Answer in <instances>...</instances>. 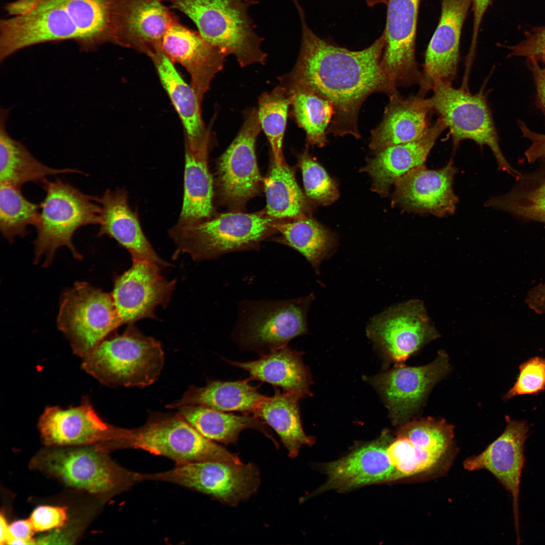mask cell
Here are the masks:
<instances>
[{"label":"cell","mask_w":545,"mask_h":545,"mask_svg":"<svg viewBox=\"0 0 545 545\" xmlns=\"http://www.w3.org/2000/svg\"><path fill=\"white\" fill-rule=\"evenodd\" d=\"M230 365L246 371L249 380H257L280 388L283 392L301 398L309 394L310 378L301 353L288 345L261 353L257 360L238 362L226 360Z\"/></svg>","instance_id":"cell-27"},{"label":"cell","mask_w":545,"mask_h":545,"mask_svg":"<svg viewBox=\"0 0 545 545\" xmlns=\"http://www.w3.org/2000/svg\"><path fill=\"white\" fill-rule=\"evenodd\" d=\"M298 161L307 196L324 206L335 201L339 196L336 182L307 150L300 154Z\"/></svg>","instance_id":"cell-41"},{"label":"cell","mask_w":545,"mask_h":545,"mask_svg":"<svg viewBox=\"0 0 545 545\" xmlns=\"http://www.w3.org/2000/svg\"><path fill=\"white\" fill-rule=\"evenodd\" d=\"M45 196L35 225L37 236L34 245V262L44 258L43 266L50 265L56 250L66 246L74 257L82 258L72 241L75 232L89 225H99L100 207L96 197L83 193L70 184L57 179H45L42 183Z\"/></svg>","instance_id":"cell-5"},{"label":"cell","mask_w":545,"mask_h":545,"mask_svg":"<svg viewBox=\"0 0 545 545\" xmlns=\"http://www.w3.org/2000/svg\"><path fill=\"white\" fill-rule=\"evenodd\" d=\"M208 145L186 147L183 201L178 223L191 224L213 215V183L208 166Z\"/></svg>","instance_id":"cell-30"},{"label":"cell","mask_w":545,"mask_h":545,"mask_svg":"<svg viewBox=\"0 0 545 545\" xmlns=\"http://www.w3.org/2000/svg\"><path fill=\"white\" fill-rule=\"evenodd\" d=\"M249 379L236 381L209 380L202 387L191 386L182 398L167 407L177 409L186 405L201 406L224 411H237L254 414L266 397Z\"/></svg>","instance_id":"cell-29"},{"label":"cell","mask_w":545,"mask_h":545,"mask_svg":"<svg viewBox=\"0 0 545 545\" xmlns=\"http://www.w3.org/2000/svg\"><path fill=\"white\" fill-rule=\"evenodd\" d=\"M471 4V0H442L439 23L425 55L421 94L435 82L452 84L456 78L461 30Z\"/></svg>","instance_id":"cell-21"},{"label":"cell","mask_w":545,"mask_h":545,"mask_svg":"<svg viewBox=\"0 0 545 545\" xmlns=\"http://www.w3.org/2000/svg\"><path fill=\"white\" fill-rule=\"evenodd\" d=\"M387 447L384 440L378 441L328 464L325 470L328 481L321 489L347 490L400 479L389 461Z\"/></svg>","instance_id":"cell-26"},{"label":"cell","mask_w":545,"mask_h":545,"mask_svg":"<svg viewBox=\"0 0 545 545\" xmlns=\"http://www.w3.org/2000/svg\"><path fill=\"white\" fill-rule=\"evenodd\" d=\"M10 538L8 543L11 540H18L23 541L25 544L37 543L32 538L35 531L29 519L16 521L9 527Z\"/></svg>","instance_id":"cell-47"},{"label":"cell","mask_w":545,"mask_h":545,"mask_svg":"<svg viewBox=\"0 0 545 545\" xmlns=\"http://www.w3.org/2000/svg\"><path fill=\"white\" fill-rule=\"evenodd\" d=\"M420 0H388L385 45L380 61L390 87L419 85L422 74L415 55Z\"/></svg>","instance_id":"cell-14"},{"label":"cell","mask_w":545,"mask_h":545,"mask_svg":"<svg viewBox=\"0 0 545 545\" xmlns=\"http://www.w3.org/2000/svg\"><path fill=\"white\" fill-rule=\"evenodd\" d=\"M397 434L409 440L423 472L435 465L452 444L454 428L444 419L426 417L406 422Z\"/></svg>","instance_id":"cell-36"},{"label":"cell","mask_w":545,"mask_h":545,"mask_svg":"<svg viewBox=\"0 0 545 545\" xmlns=\"http://www.w3.org/2000/svg\"><path fill=\"white\" fill-rule=\"evenodd\" d=\"M291 98L287 89L280 84L258 98V118L269 143L274 161L279 165L285 162L283 139L286 131Z\"/></svg>","instance_id":"cell-39"},{"label":"cell","mask_w":545,"mask_h":545,"mask_svg":"<svg viewBox=\"0 0 545 545\" xmlns=\"http://www.w3.org/2000/svg\"><path fill=\"white\" fill-rule=\"evenodd\" d=\"M519 126L523 136L531 141L530 145L524 153L527 161L533 164L545 159V134L532 131L521 121L519 122Z\"/></svg>","instance_id":"cell-45"},{"label":"cell","mask_w":545,"mask_h":545,"mask_svg":"<svg viewBox=\"0 0 545 545\" xmlns=\"http://www.w3.org/2000/svg\"><path fill=\"white\" fill-rule=\"evenodd\" d=\"M164 0H116L112 16L113 42L150 54L176 18Z\"/></svg>","instance_id":"cell-19"},{"label":"cell","mask_w":545,"mask_h":545,"mask_svg":"<svg viewBox=\"0 0 545 545\" xmlns=\"http://www.w3.org/2000/svg\"><path fill=\"white\" fill-rule=\"evenodd\" d=\"M429 98L434 112L442 119L452 135L454 149L460 142L470 139L479 146L491 149L498 169L516 180L522 173L512 167L503 154L486 97L481 89L471 94L463 89H456L451 84L434 82Z\"/></svg>","instance_id":"cell-8"},{"label":"cell","mask_w":545,"mask_h":545,"mask_svg":"<svg viewBox=\"0 0 545 545\" xmlns=\"http://www.w3.org/2000/svg\"><path fill=\"white\" fill-rule=\"evenodd\" d=\"M0 186V229L12 243L16 236L23 237L28 233V226H35L40 206L26 198L21 188L5 183Z\"/></svg>","instance_id":"cell-40"},{"label":"cell","mask_w":545,"mask_h":545,"mask_svg":"<svg viewBox=\"0 0 545 545\" xmlns=\"http://www.w3.org/2000/svg\"><path fill=\"white\" fill-rule=\"evenodd\" d=\"M177 409L178 413L200 433L207 439L228 445L235 443L242 430L259 431L277 446L263 421L250 414L236 415L201 406L186 405Z\"/></svg>","instance_id":"cell-33"},{"label":"cell","mask_w":545,"mask_h":545,"mask_svg":"<svg viewBox=\"0 0 545 545\" xmlns=\"http://www.w3.org/2000/svg\"><path fill=\"white\" fill-rule=\"evenodd\" d=\"M440 118L419 138L391 146L377 151L362 171L372 178V190L383 197L388 195L392 184L410 170L424 165L435 142L447 129Z\"/></svg>","instance_id":"cell-25"},{"label":"cell","mask_w":545,"mask_h":545,"mask_svg":"<svg viewBox=\"0 0 545 545\" xmlns=\"http://www.w3.org/2000/svg\"><path fill=\"white\" fill-rule=\"evenodd\" d=\"M146 477L180 484L231 506L250 498L260 482L253 463L216 461L178 463L169 471Z\"/></svg>","instance_id":"cell-11"},{"label":"cell","mask_w":545,"mask_h":545,"mask_svg":"<svg viewBox=\"0 0 545 545\" xmlns=\"http://www.w3.org/2000/svg\"><path fill=\"white\" fill-rule=\"evenodd\" d=\"M526 303L536 313H545V282L529 292Z\"/></svg>","instance_id":"cell-49"},{"label":"cell","mask_w":545,"mask_h":545,"mask_svg":"<svg viewBox=\"0 0 545 545\" xmlns=\"http://www.w3.org/2000/svg\"><path fill=\"white\" fill-rule=\"evenodd\" d=\"M366 2L368 6L373 7L379 4H384L387 5L388 0H366Z\"/></svg>","instance_id":"cell-51"},{"label":"cell","mask_w":545,"mask_h":545,"mask_svg":"<svg viewBox=\"0 0 545 545\" xmlns=\"http://www.w3.org/2000/svg\"><path fill=\"white\" fill-rule=\"evenodd\" d=\"M150 55L162 85L178 114L186 133V147L197 148L208 141L209 133L202 120L200 100L192 86L182 78L172 61L158 48Z\"/></svg>","instance_id":"cell-28"},{"label":"cell","mask_w":545,"mask_h":545,"mask_svg":"<svg viewBox=\"0 0 545 545\" xmlns=\"http://www.w3.org/2000/svg\"><path fill=\"white\" fill-rule=\"evenodd\" d=\"M60 447L39 453L32 461V468L96 495L110 493L120 484V469L100 446Z\"/></svg>","instance_id":"cell-10"},{"label":"cell","mask_w":545,"mask_h":545,"mask_svg":"<svg viewBox=\"0 0 545 545\" xmlns=\"http://www.w3.org/2000/svg\"><path fill=\"white\" fill-rule=\"evenodd\" d=\"M418 93L408 97L397 92L390 97L379 125L371 131L369 147L378 151L414 141L428 130L434 112L429 98Z\"/></svg>","instance_id":"cell-24"},{"label":"cell","mask_w":545,"mask_h":545,"mask_svg":"<svg viewBox=\"0 0 545 545\" xmlns=\"http://www.w3.org/2000/svg\"><path fill=\"white\" fill-rule=\"evenodd\" d=\"M261 130L257 109H246L237 136L218 161L219 196L235 211L241 210L261 188L262 178L255 154V143Z\"/></svg>","instance_id":"cell-12"},{"label":"cell","mask_w":545,"mask_h":545,"mask_svg":"<svg viewBox=\"0 0 545 545\" xmlns=\"http://www.w3.org/2000/svg\"><path fill=\"white\" fill-rule=\"evenodd\" d=\"M457 168L451 159L444 167H415L395 182L394 200L407 211L444 217L454 214L459 201L453 185Z\"/></svg>","instance_id":"cell-17"},{"label":"cell","mask_w":545,"mask_h":545,"mask_svg":"<svg viewBox=\"0 0 545 545\" xmlns=\"http://www.w3.org/2000/svg\"><path fill=\"white\" fill-rule=\"evenodd\" d=\"M292 1L301 22V46L292 70L279 77L280 84L307 89L331 103L334 115L327 134L359 139L358 118L364 101L374 93L392 94L380 65L385 33L361 50L340 47L318 36L299 1Z\"/></svg>","instance_id":"cell-1"},{"label":"cell","mask_w":545,"mask_h":545,"mask_svg":"<svg viewBox=\"0 0 545 545\" xmlns=\"http://www.w3.org/2000/svg\"><path fill=\"white\" fill-rule=\"evenodd\" d=\"M528 427L524 422L509 420L504 432L480 454L464 462L469 471L486 469L511 495L515 526L519 540L518 498L525 458L524 444Z\"/></svg>","instance_id":"cell-20"},{"label":"cell","mask_w":545,"mask_h":545,"mask_svg":"<svg viewBox=\"0 0 545 545\" xmlns=\"http://www.w3.org/2000/svg\"><path fill=\"white\" fill-rule=\"evenodd\" d=\"M156 263L133 260L132 266L117 277L112 294L122 324L153 318L156 307H166L174 289Z\"/></svg>","instance_id":"cell-16"},{"label":"cell","mask_w":545,"mask_h":545,"mask_svg":"<svg viewBox=\"0 0 545 545\" xmlns=\"http://www.w3.org/2000/svg\"><path fill=\"white\" fill-rule=\"evenodd\" d=\"M301 398L297 394L282 393L275 388L274 395L266 396L253 414L275 431L291 458L298 455L302 446L310 445L314 442L305 434L302 426L298 404Z\"/></svg>","instance_id":"cell-32"},{"label":"cell","mask_w":545,"mask_h":545,"mask_svg":"<svg viewBox=\"0 0 545 545\" xmlns=\"http://www.w3.org/2000/svg\"><path fill=\"white\" fill-rule=\"evenodd\" d=\"M57 324L83 359L122 324L112 294L86 282H77L62 294Z\"/></svg>","instance_id":"cell-9"},{"label":"cell","mask_w":545,"mask_h":545,"mask_svg":"<svg viewBox=\"0 0 545 545\" xmlns=\"http://www.w3.org/2000/svg\"><path fill=\"white\" fill-rule=\"evenodd\" d=\"M164 364L160 343L131 325L122 334L101 342L83 358L82 367L110 387H144L157 379Z\"/></svg>","instance_id":"cell-4"},{"label":"cell","mask_w":545,"mask_h":545,"mask_svg":"<svg viewBox=\"0 0 545 545\" xmlns=\"http://www.w3.org/2000/svg\"><path fill=\"white\" fill-rule=\"evenodd\" d=\"M527 59V65L534 77L538 100L545 113V54L538 59Z\"/></svg>","instance_id":"cell-46"},{"label":"cell","mask_w":545,"mask_h":545,"mask_svg":"<svg viewBox=\"0 0 545 545\" xmlns=\"http://www.w3.org/2000/svg\"><path fill=\"white\" fill-rule=\"evenodd\" d=\"M141 449L178 463L216 461L242 462L239 456L203 436L178 412L154 413L140 427L122 428L117 447Z\"/></svg>","instance_id":"cell-6"},{"label":"cell","mask_w":545,"mask_h":545,"mask_svg":"<svg viewBox=\"0 0 545 545\" xmlns=\"http://www.w3.org/2000/svg\"><path fill=\"white\" fill-rule=\"evenodd\" d=\"M35 531H44L64 525L68 520L64 507L41 506L36 508L29 519Z\"/></svg>","instance_id":"cell-43"},{"label":"cell","mask_w":545,"mask_h":545,"mask_svg":"<svg viewBox=\"0 0 545 545\" xmlns=\"http://www.w3.org/2000/svg\"><path fill=\"white\" fill-rule=\"evenodd\" d=\"M314 299L245 300L239 304L234 340L243 349L266 353L288 345L308 332L307 313Z\"/></svg>","instance_id":"cell-7"},{"label":"cell","mask_w":545,"mask_h":545,"mask_svg":"<svg viewBox=\"0 0 545 545\" xmlns=\"http://www.w3.org/2000/svg\"><path fill=\"white\" fill-rule=\"evenodd\" d=\"M274 227L281 234L280 242L303 255L317 274L320 265L335 253L336 240L326 229L307 217L292 222H276Z\"/></svg>","instance_id":"cell-35"},{"label":"cell","mask_w":545,"mask_h":545,"mask_svg":"<svg viewBox=\"0 0 545 545\" xmlns=\"http://www.w3.org/2000/svg\"><path fill=\"white\" fill-rule=\"evenodd\" d=\"M264 187L267 215L276 220L307 217L309 210L307 199L294 171L286 163L279 165L273 161Z\"/></svg>","instance_id":"cell-37"},{"label":"cell","mask_w":545,"mask_h":545,"mask_svg":"<svg viewBox=\"0 0 545 545\" xmlns=\"http://www.w3.org/2000/svg\"><path fill=\"white\" fill-rule=\"evenodd\" d=\"M544 388L545 359L536 357L521 365L517 381L506 397L534 394Z\"/></svg>","instance_id":"cell-42"},{"label":"cell","mask_w":545,"mask_h":545,"mask_svg":"<svg viewBox=\"0 0 545 545\" xmlns=\"http://www.w3.org/2000/svg\"><path fill=\"white\" fill-rule=\"evenodd\" d=\"M38 427L43 443L49 447L89 445L111 446L118 439L121 428L104 422L84 398L76 407H46Z\"/></svg>","instance_id":"cell-15"},{"label":"cell","mask_w":545,"mask_h":545,"mask_svg":"<svg viewBox=\"0 0 545 545\" xmlns=\"http://www.w3.org/2000/svg\"><path fill=\"white\" fill-rule=\"evenodd\" d=\"M525 34L524 40L508 47L511 50L509 56L538 59L545 54V26L534 28Z\"/></svg>","instance_id":"cell-44"},{"label":"cell","mask_w":545,"mask_h":545,"mask_svg":"<svg viewBox=\"0 0 545 545\" xmlns=\"http://www.w3.org/2000/svg\"><path fill=\"white\" fill-rule=\"evenodd\" d=\"M276 219L266 214L235 211L191 224L176 223L169 235L180 252L195 261L212 260L231 252L258 248L275 232Z\"/></svg>","instance_id":"cell-3"},{"label":"cell","mask_w":545,"mask_h":545,"mask_svg":"<svg viewBox=\"0 0 545 545\" xmlns=\"http://www.w3.org/2000/svg\"><path fill=\"white\" fill-rule=\"evenodd\" d=\"M283 86L288 91L293 117L305 131L307 142L319 147L325 145L327 131L334 115L331 103L307 89Z\"/></svg>","instance_id":"cell-38"},{"label":"cell","mask_w":545,"mask_h":545,"mask_svg":"<svg viewBox=\"0 0 545 545\" xmlns=\"http://www.w3.org/2000/svg\"><path fill=\"white\" fill-rule=\"evenodd\" d=\"M189 17L201 36L245 67L265 64L263 39L255 32L249 8L256 0H165Z\"/></svg>","instance_id":"cell-2"},{"label":"cell","mask_w":545,"mask_h":545,"mask_svg":"<svg viewBox=\"0 0 545 545\" xmlns=\"http://www.w3.org/2000/svg\"><path fill=\"white\" fill-rule=\"evenodd\" d=\"M449 360L441 351L428 364L400 365L378 378V388L395 423L406 422L419 409L432 388L449 371Z\"/></svg>","instance_id":"cell-18"},{"label":"cell","mask_w":545,"mask_h":545,"mask_svg":"<svg viewBox=\"0 0 545 545\" xmlns=\"http://www.w3.org/2000/svg\"><path fill=\"white\" fill-rule=\"evenodd\" d=\"M161 47L170 60L180 63L189 72L192 86L200 101L212 78L223 69L228 57L177 18L164 35Z\"/></svg>","instance_id":"cell-22"},{"label":"cell","mask_w":545,"mask_h":545,"mask_svg":"<svg viewBox=\"0 0 545 545\" xmlns=\"http://www.w3.org/2000/svg\"><path fill=\"white\" fill-rule=\"evenodd\" d=\"M367 335L392 360L405 361L440 334L419 299L392 306L370 319Z\"/></svg>","instance_id":"cell-13"},{"label":"cell","mask_w":545,"mask_h":545,"mask_svg":"<svg viewBox=\"0 0 545 545\" xmlns=\"http://www.w3.org/2000/svg\"><path fill=\"white\" fill-rule=\"evenodd\" d=\"M532 171L522 174L506 193L484 205L518 219L545 224V159Z\"/></svg>","instance_id":"cell-34"},{"label":"cell","mask_w":545,"mask_h":545,"mask_svg":"<svg viewBox=\"0 0 545 545\" xmlns=\"http://www.w3.org/2000/svg\"><path fill=\"white\" fill-rule=\"evenodd\" d=\"M96 200L100 207L98 236L115 239L128 251L133 260L149 261L161 267L169 265L158 256L146 237L124 188L107 189Z\"/></svg>","instance_id":"cell-23"},{"label":"cell","mask_w":545,"mask_h":545,"mask_svg":"<svg viewBox=\"0 0 545 545\" xmlns=\"http://www.w3.org/2000/svg\"><path fill=\"white\" fill-rule=\"evenodd\" d=\"M0 518V543L1 544H7L10 538L9 525H8L5 517L4 516L1 515Z\"/></svg>","instance_id":"cell-50"},{"label":"cell","mask_w":545,"mask_h":545,"mask_svg":"<svg viewBox=\"0 0 545 545\" xmlns=\"http://www.w3.org/2000/svg\"><path fill=\"white\" fill-rule=\"evenodd\" d=\"M473 11V26L470 54L472 55L476 46L479 29L482 17L492 0H471Z\"/></svg>","instance_id":"cell-48"},{"label":"cell","mask_w":545,"mask_h":545,"mask_svg":"<svg viewBox=\"0 0 545 545\" xmlns=\"http://www.w3.org/2000/svg\"><path fill=\"white\" fill-rule=\"evenodd\" d=\"M9 110L1 109L0 182L21 188L28 182L42 183L47 176L77 173L72 169H56L44 165L21 142L13 138L6 130Z\"/></svg>","instance_id":"cell-31"}]
</instances>
